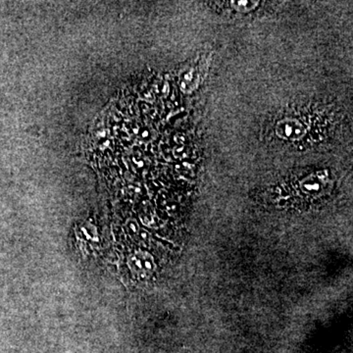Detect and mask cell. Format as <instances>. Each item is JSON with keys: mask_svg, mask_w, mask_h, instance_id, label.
<instances>
[{"mask_svg": "<svg viewBox=\"0 0 353 353\" xmlns=\"http://www.w3.org/2000/svg\"><path fill=\"white\" fill-rule=\"evenodd\" d=\"M234 8L238 9V10H250V9H252V7L248 6V4L252 3V2L250 1H238V2H234Z\"/></svg>", "mask_w": 353, "mask_h": 353, "instance_id": "6da1fadb", "label": "cell"}]
</instances>
